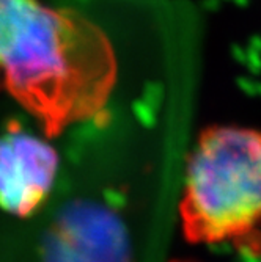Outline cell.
I'll list each match as a JSON object with an SVG mask.
<instances>
[{"label":"cell","instance_id":"obj_1","mask_svg":"<svg viewBox=\"0 0 261 262\" xmlns=\"http://www.w3.org/2000/svg\"><path fill=\"white\" fill-rule=\"evenodd\" d=\"M116 79L106 32L41 0H0V83L51 127L103 108Z\"/></svg>","mask_w":261,"mask_h":262},{"label":"cell","instance_id":"obj_2","mask_svg":"<svg viewBox=\"0 0 261 262\" xmlns=\"http://www.w3.org/2000/svg\"><path fill=\"white\" fill-rule=\"evenodd\" d=\"M181 219L189 239L205 244L239 239L261 225V132L217 126L200 135Z\"/></svg>","mask_w":261,"mask_h":262},{"label":"cell","instance_id":"obj_3","mask_svg":"<svg viewBox=\"0 0 261 262\" xmlns=\"http://www.w3.org/2000/svg\"><path fill=\"white\" fill-rule=\"evenodd\" d=\"M58 171L55 148L41 135L8 127L0 134V207L27 215L49 195Z\"/></svg>","mask_w":261,"mask_h":262},{"label":"cell","instance_id":"obj_4","mask_svg":"<svg viewBox=\"0 0 261 262\" xmlns=\"http://www.w3.org/2000/svg\"><path fill=\"white\" fill-rule=\"evenodd\" d=\"M43 262H129L125 226L101 204H71L47 237Z\"/></svg>","mask_w":261,"mask_h":262}]
</instances>
